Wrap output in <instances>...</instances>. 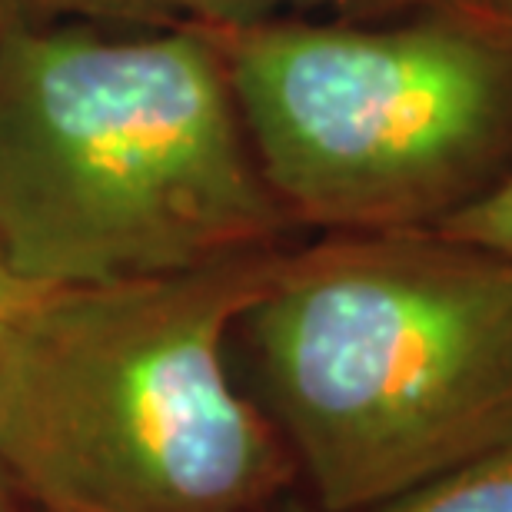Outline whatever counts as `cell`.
I'll return each mask as SVG.
<instances>
[{"instance_id":"cell-8","label":"cell","mask_w":512,"mask_h":512,"mask_svg":"<svg viewBox=\"0 0 512 512\" xmlns=\"http://www.w3.org/2000/svg\"><path fill=\"white\" fill-rule=\"evenodd\" d=\"M436 230L512 253V183L506 190H499L493 200L459 213V217L446 220L443 227H436Z\"/></svg>"},{"instance_id":"cell-5","label":"cell","mask_w":512,"mask_h":512,"mask_svg":"<svg viewBox=\"0 0 512 512\" xmlns=\"http://www.w3.org/2000/svg\"><path fill=\"white\" fill-rule=\"evenodd\" d=\"M486 0H173L180 20L203 27H243L263 20L316 17V20H399L439 10H476Z\"/></svg>"},{"instance_id":"cell-4","label":"cell","mask_w":512,"mask_h":512,"mask_svg":"<svg viewBox=\"0 0 512 512\" xmlns=\"http://www.w3.org/2000/svg\"><path fill=\"white\" fill-rule=\"evenodd\" d=\"M210 30L296 230H436L512 183V30L483 7Z\"/></svg>"},{"instance_id":"cell-2","label":"cell","mask_w":512,"mask_h":512,"mask_svg":"<svg viewBox=\"0 0 512 512\" xmlns=\"http://www.w3.org/2000/svg\"><path fill=\"white\" fill-rule=\"evenodd\" d=\"M230 346L323 512H370L512 436V253L443 230L283 250Z\"/></svg>"},{"instance_id":"cell-7","label":"cell","mask_w":512,"mask_h":512,"mask_svg":"<svg viewBox=\"0 0 512 512\" xmlns=\"http://www.w3.org/2000/svg\"><path fill=\"white\" fill-rule=\"evenodd\" d=\"M173 0H0V30L4 27H167L177 24Z\"/></svg>"},{"instance_id":"cell-9","label":"cell","mask_w":512,"mask_h":512,"mask_svg":"<svg viewBox=\"0 0 512 512\" xmlns=\"http://www.w3.org/2000/svg\"><path fill=\"white\" fill-rule=\"evenodd\" d=\"M37 293H40L37 286H30L27 280H20L14 273V266H10L4 256V247H0V323H4L10 313H17L27 300H34Z\"/></svg>"},{"instance_id":"cell-6","label":"cell","mask_w":512,"mask_h":512,"mask_svg":"<svg viewBox=\"0 0 512 512\" xmlns=\"http://www.w3.org/2000/svg\"><path fill=\"white\" fill-rule=\"evenodd\" d=\"M370 512H512V436Z\"/></svg>"},{"instance_id":"cell-3","label":"cell","mask_w":512,"mask_h":512,"mask_svg":"<svg viewBox=\"0 0 512 512\" xmlns=\"http://www.w3.org/2000/svg\"><path fill=\"white\" fill-rule=\"evenodd\" d=\"M280 250L40 290L0 323V463L37 512H263L296 463L230 330Z\"/></svg>"},{"instance_id":"cell-12","label":"cell","mask_w":512,"mask_h":512,"mask_svg":"<svg viewBox=\"0 0 512 512\" xmlns=\"http://www.w3.org/2000/svg\"><path fill=\"white\" fill-rule=\"evenodd\" d=\"M483 10H486V14H493L499 24H506L512 30V0H486Z\"/></svg>"},{"instance_id":"cell-10","label":"cell","mask_w":512,"mask_h":512,"mask_svg":"<svg viewBox=\"0 0 512 512\" xmlns=\"http://www.w3.org/2000/svg\"><path fill=\"white\" fill-rule=\"evenodd\" d=\"M20 506H24V499H20L14 479H10L4 463H0V512H20Z\"/></svg>"},{"instance_id":"cell-11","label":"cell","mask_w":512,"mask_h":512,"mask_svg":"<svg viewBox=\"0 0 512 512\" xmlns=\"http://www.w3.org/2000/svg\"><path fill=\"white\" fill-rule=\"evenodd\" d=\"M263 512H323L313 499H276Z\"/></svg>"},{"instance_id":"cell-1","label":"cell","mask_w":512,"mask_h":512,"mask_svg":"<svg viewBox=\"0 0 512 512\" xmlns=\"http://www.w3.org/2000/svg\"><path fill=\"white\" fill-rule=\"evenodd\" d=\"M293 230L210 27L0 30V247L20 280H157Z\"/></svg>"}]
</instances>
